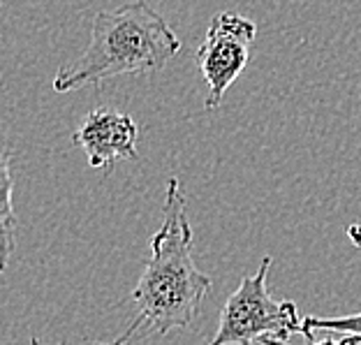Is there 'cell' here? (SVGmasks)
I'll return each mask as SVG.
<instances>
[{
	"label": "cell",
	"mask_w": 361,
	"mask_h": 345,
	"mask_svg": "<svg viewBox=\"0 0 361 345\" xmlns=\"http://www.w3.org/2000/svg\"><path fill=\"white\" fill-rule=\"evenodd\" d=\"M162 218V227L151 239V258L133 290V301L142 325L165 336L192 325L213 281L192 260L195 234L178 178L167 183Z\"/></svg>",
	"instance_id": "obj_1"
},
{
	"label": "cell",
	"mask_w": 361,
	"mask_h": 345,
	"mask_svg": "<svg viewBox=\"0 0 361 345\" xmlns=\"http://www.w3.org/2000/svg\"><path fill=\"white\" fill-rule=\"evenodd\" d=\"M180 37L146 0L116 10H100L90 23V42L79 59L65 63L54 77L56 93L135 72H158L180 52Z\"/></svg>",
	"instance_id": "obj_2"
},
{
	"label": "cell",
	"mask_w": 361,
	"mask_h": 345,
	"mask_svg": "<svg viewBox=\"0 0 361 345\" xmlns=\"http://www.w3.org/2000/svg\"><path fill=\"white\" fill-rule=\"evenodd\" d=\"M269 255L262 258L255 274H245L239 287L229 294L220 325L209 345H252L259 339L285 341L299 334L301 317L294 301H276L267 290V276L271 269Z\"/></svg>",
	"instance_id": "obj_3"
},
{
	"label": "cell",
	"mask_w": 361,
	"mask_h": 345,
	"mask_svg": "<svg viewBox=\"0 0 361 345\" xmlns=\"http://www.w3.org/2000/svg\"><path fill=\"white\" fill-rule=\"evenodd\" d=\"M257 35V23L234 12H218L211 19L204 42L197 47L195 63L209 84L207 107L218 109L225 93L241 77L250 61V49Z\"/></svg>",
	"instance_id": "obj_4"
},
{
	"label": "cell",
	"mask_w": 361,
	"mask_h": 345,
	"mask_svg": "<svg viewBox=\"0 0 361 345\" xmlns=\"http://www.w3.org/2000/svg\"><path fill=\"white\" fill-rule=\"evenodd\" d=\"M139 128L130 114L97 107L72 133V144L86 153L88 167L111 171L121 160H137Z\"/></svg>",
	"instance_id": "obj_5"
},
{
	"label": "cell",
	"mask_w": 361,
	"mask_h": 345,
	"mask_svg": "<svg viewBox=\"0 0 361 345\" xmlns=\"http://www.w3.org/2000/svg\"><path fill=\"white\" fill-rule=\"evenodd\" d=\"M12 193V153L0 137V274L7 271L16 250V213Z\"/></svg>",
	"instance_id": "obj_6"
},
{
	"label": "cell",
	"mask_w": 361,
	"mask_h": 345,
	"mask_svg": "<svg viewBox=\"0 0 361 345\" xmlns=\"http://www.w3.org/2000/svg\"><path fill=\"white\" fill-rule=\"evenodd\" d=\"M301 329L310 332H334V334H350L361 341V313L343 315V317H303Z\"/></svg>",
	"instance_id": "obj_7"
},
{
	"label": "cell",
	"mask_w": 361,
	"mask_h": 345,
	"mask_svg": "<svg viewBox=\"0 0 361 345\" xmlns=\"http://www.w3.org/2000/svg\"><path fill=\"white\" fill-rule=\"evenodd\" d=\"M299 334L306 336V345H361V341L357 339V336H350V334H341V339H336L334 332H326L324 339H317L315 332L310 329H299ZM262 345H290L285 341H276V339H259Z\"/></svg>",
	"instance_id": "obj_8"
},
{
	"label": "cell",
	"mask_w": 361,
	"mask_h": 345,
	"mask_svg": "<svg viewBox=\"0 0 361 345\" xmlns=\"http://www.w3.org/2000/svg\"><path fill=\"white\" fill-rule=\"evenodd\" d=\"M139 325H142V320H139V317H137V320H135V322H133V325H130V329H128L126 334H121V336H118V339H114L111 343H102V345H126V343L130 341V336H133V334H135V332L139 329ZM30 345H44V343H42V341H39V339H32V341H30Z\"/></svg>",
	"instance_id": "obj_9"
},
{
	"label": "cell",
	"mask_w": 361,
	"mask_h": 345,
	"mask_svg": "<svg viewBox=\"0 0 361 345\" xmlns=\"http://www.w3.org/2000/svg\"><path fill=\"white\" fill-rule=\"evenodd\" d=\"M345 234L348 239L352 241V246H357V248H361V225L359 223H352L345 227Z\"/></svg>",
	"instance_id": "obj_10"
}]
</instances>
